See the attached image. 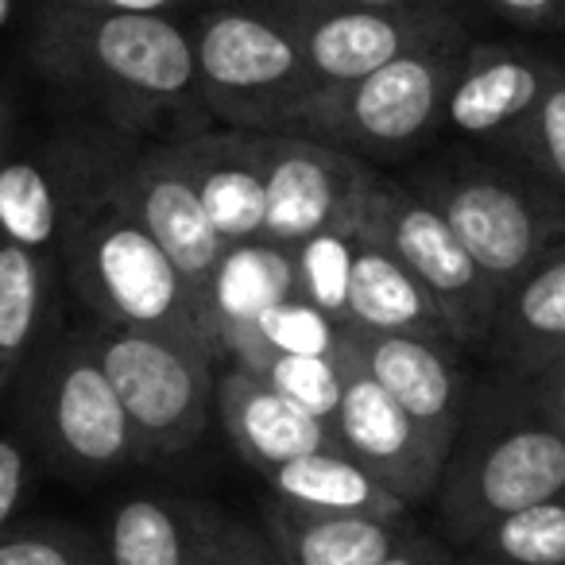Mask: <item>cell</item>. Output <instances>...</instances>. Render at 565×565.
Listing matches in <instances>:
<instances>
[{
    "instance_id": "1",
    "label": "cell",
    "mask_w": 565,
    "mask_h": 565,
    "mask_svg": "<svg viewBox=\"0 0 565 565\" xmlns=\"http://www.w3.org/2000/svg\"><path fill=\"white\" fill-rule=\"evenodd\" d=\"M32 63L63 94L94 105L128 132H156L174 113L205 109L194 40L171 17L86 12L43 0Z\"/></svg>"
},
{
    "instance_id": "2",
    "label": "cell",
    "mask_w": 565,
    "mask_h": 565,
    "mask_svg": "<svg viewBox=\"0 0 565 565\" xmlns=\"http://www.w3.org/2000/svg\"><path fill=\"white\" fill-rule=\"evenodd\" d=\"M434 495L446 539L469 546L495 519L565 495V430L546 423L511 376L480 387Z\"/></svg>"
},
{
    "instance_id": "3",
    "label": "cell",
    "mask_w": 565,
    "mask_h": 565,
    "mask_svg": "<svg viewBox=\"0 0 565 565\" xmlns=\"http://www.w3.org/2000/svg\"><path fill=\"white\" fill-rule=\"evenodd\" d=\"M403 186L454 228L495 295L565 244V198L495 151L430 163Z\"/></svg>"
},
{
    "instance_id": "4",
    "label": "cell",
    "mask_w": 565,
    "mask_h": 565,
    "mask_svg": "<svg viewBox=\"0 0 565 565\" xmlns=\"http://www.w3.org/2000/svg\"><path fill=\"white\" fill-rule=\"evenodd\" d=\"M58 256L71 275V287L102 318V326L163 333L217 356L202 326L194 287L182 279L156 236L117 202L102 198L89 205Z\"/></svg>"
},
{
    "instance_id": "5",
    "label": "cell",
    "mask_w": 565,
    "mask_h": 565,
    "mask_svg": "<svg viewBox=\"0 0 565 565\" xmlns=\"http://www.w3.org/2000/svg\"><path fill=\"white\" fill-rule=\"evenodd\" d=\"M469 47L472 40L465 32L395 58L369 78L318 89L291 132L361 159L407 156L434 128H441L449 86Z\"/></svg>"
},
{
    "instance_id": "6",
    "label": "cell",
    "mask_w": 565,
    "mask_h": 565,
    "mask_svg": "<svg viewBox=\"0 0 565 565\" xmlns=\"http://www.w3.org/2000/svg\"><path fill=\"white\" fill-rule=\"evenodd\" d=\"M198 89L210 117L241 132H291L318 94L299 47L267 12L217 9L190 32Z\"/></svg>"
},
{
    "instance_id": "7",
    "label": "cell",
    "mask_w": 565,
    "mask_h": 565,
    "mask_svg": "<svg viewBox=\"0 0 565 565\" xmlns=\"http://www.w3.org/2000/svg\"><path fill=\"white\" fill-rule=\"evenodd\" d=\"M17 384L20 411L58 469L105 477L143 461L132 423L97 364L86 333L43 341Z\"/></svg>"
},
{
    "instance_id": "8",
    "label": "cell",
    "mask_w": 565,
    "mask_h": 565,
    "mask_svg": "<svg viewBox=\"0 0 565 565\" xmlns=\"http://www.w3.org/2000/svg\"><path fill=\"white\" fill-rule=\"evenodd\" d=\"M86 341L132 423L143 461H163L202 438L221 369L210 349L120 326H102Z\"/></svg>"
},
{
    "instance_id": "9",
    "label": "cell",
    "mask_w": 565,
    "mask_h": 565,
    "mask_svg": "<svg viewBox=\"0 0 565 565\" xmlns=\"http://www.w3.org/2000/svg\"><path fill=\"white\" fill-rule=\"evenodd\" d=\"M361 228L423 282V291L446 315L457 345L484 353L500 295L484 279L469 248L454 236V228L423 198L392 179H376L364 202Z\"/></svg>"
},
{
    "instance_id": "10",
    "label": "cell",
    "mask_w": 565,
    "mask_h": 565,
    "mask_svg": "<svg viewBox=\"0 0 565 565\" xmlns=\"http://www.w3.org/2000/svg\"><path fill=\"white\" fill-rule=\"evenodd\" d=\"M299 47L318 86H345L372 71L465 35V17L446 9H345L330 0H259Z\"/></svg>"
},
{
    "instance_id": "11",
    "label": "cell",
    "mask_w": 565,
    "mask_h": 565,
    "mask_svg": "<svg viewBox=\"0 0 565 565\" xmlns=\"http://www.w3.org/2000/svg\"><path fill=\"white\" fill-rule=\"evenodd\" d=\"M264 163V241L299 248L326 228L361 225L380 174L369 159L295 132H256Z\"/></svg>"
},
{
    "instance_id": "12",
    "label": "cell",
    "mask_w": 565,
    "mask_h": 565,
    "mask_svg": "<svg viewBox=\"0 0 565 565\" xmlns=\"http://www.w3.org/2000/svg\"><path fill=\"white\" fill-rule=\"evenodd\" d=\"M105 198L132 213L156 236V244L171 256V264L182 271V279L202 299L205 282L213 279L228 244L213 228L179 151L171 143H159V148L113 167Z\"/></svg>"
},
{
    "instance_id": "13",
    "label": "cell",
    "mask_w": 565,
    "mask_h": 565,
    "mask_svg": "<svg viewBox=\"0 0 565 565\" xmlns=\"http://www.w3.org/2000/svg\"><path fill=\"white\" fill-rule=\"evenodd\" d=\"M341 361H345V392L330 423L333 441L353 454L407 508L430 500L438 492L446 457L430 446L415 418L361 369L345 341H341Z\"/></svg>"
},
{
    "instance_id": "14",
    "label": "cell",
    "mask_w": 565,
    "mask_h": 565,
    "mask_svg": "<svg viewBox=\"0 0 565 565\" xmlns=\"http://www.w3.org/2000/svg\"><path fill=\"white\" fill-rule=\"evenodd\" d=\"M345 345L361 361V369L415 418L430 446L449 457L469 407V384L457 364L461 349L411 333L364 330H345Z\"/></svg>"
},
{
    "instance_id": "15",
    "label": "cell",
    "mask_w": 565,
    "mask_h": 565,
    "mask_svg": "<svg viewBox=\"0 0 565 565\" xmlns=\"http://www.w3.org/2000/svg\"><path fill=\"white\" fill-rule=\"evenodd\" d=\"M554 71L557 55L519 43H472L454 74L441 128L492 148L539 105Z\"/></svg>"
},
{
    "instance_id": "16",
    "label": "cell",
    "mask_w": 565,
    "mask_h": 565,
    "mask_svg": "<svg viewBox=\"0 0 565 565\" xmlns=\"http://www.w3.org/2000/svg\"><path fill=\"white\" fill-rule=\"evenodd\" d=\"M105 190L109 179L89 182L82 167L58 163L47 151L4 156L0 159V236L55 259L78 217L102 202Z\"/></svg>"
},
{
    "instance_id": "17",
    "label": "cell",
    "mask_w": 565,
    "mask_h": 565,
    "mask_svg": "<svg viewBox=\"0 0 565 565\" xmlns=\"http://www.w3.org/2000/svg\"><path fill=\"white\" fill-rule=\"evenodd\" d=\"M213 407L221 415L228 441L236 454L264 477L295 457L318 454L326 446H338L333 430L322 418L307 415L299 403L275 392L267 380L241 364H221L217 387H213Z\"/></svg>"
},
{
    "instance_id": "18",
    "label": "cell",
    "mask_w": 565,
    "mask_h": 565,
    "mask_svg": "<svg viewBox=\"0 0 565 565\" xmlns=\"http://www.w3.org/2000/svg\"><path fill=\"white\" fill-rule=\"evenodd\" d=\"M225 244L264 241V163L256 151V132H190L171 140Z\"/></svg>"
},
{
    "instance_id": "19",
    "label": "cell",
    "mask_w": 565,
    "mask_h": 565,
    "mask_svg": "<svg viewBox=\"0 0 565 565\" xmlns=\"http://www.w3.org/2000/svg\"><path fill=\"white\" fill-rule=\"evenodd\" d=\"M228 519L179 495H128L102 531L105 565H205Z\"/></svg>"
},
{
    "instance_id": "20",
    "label": "cell",
    "mask_w": 565,
    "mask_h": 565,
    "mask_svg": "<svg viewBox=\"0 0 565 565\" xmlns=\"http://www.w3.org/2000/svg\"><path fill=\"white\" fill-rule=\"evenodd\" d=\"M484 353L515 380L565 361V244L500 295Z\"/></svg>"
},
{
    "instance_id": "21",
    "label": "cell",
    "mask_w": 565,
    "mask_h": 565,
    "mask_svg": "<svg viewBox=\"0 0 565 565\" xmlns=\"http://www.w3.org/2000/svg\"><path fill=\"white\" fill-rule=\"evenodd\" d=\"M295 299V252L279 248L271 241L228 244L213 279L205 282L202 299V326L217 349L221 364L228 361L233 345L252 330L264 310L275 302Z\"/></svg>"
},
{
    "instance_id": "22",
    "label": "cell",
    "mask_w": 565,
    "mask_h": 565,
    "mask_svg": "<svg viewBox=\"0 0 565 565\" xmlns=\"http://www.w3.org/2000/svg\"><path fill=\"white\" fill-rule=\"evenodd\" d=\"M264 534L287 565H380L415 534V523L376 515H315L267 500Z\"/></svg>"
},
{
    "instance_id": "23",
    "label": "cell",
    "mask_w": 565,
    "mask_h": 565,
    "mask_svg": "<svg viewBox=\"0 0 565 565\" xmlns=\"http://www.w3.org/2000/svg\"><path fill=\"white\" fill-rule=\"evenodd\" d=\"M349 330L411 333V338H430V341L457 345L446 315H441L438 302L423 291V282H418L392 252L380 248L364 228H356V248H353Z\"/></svg>"
},
{
    "instance_id": "24",
    "label": "cell",
    "mask_w": 565,
    "mask_h": 565,
    "mask_svg": "<svg viewBox=\"0 0 565 565\" xmlns=\"http://www.w3.org/2000/svg\"><path fill=\"white\" fill-rule=\"evenodd\" d=\"M271 500L287 508L315 511V515H376L411 519V508L395 492H387L353 454L341 446H326L318 454L295 457L279 469L264 472Z\"/></svg>"
},
{
    "instance_id": "25",
    "label": "cell",
    "mask_w": 565,
    "mask_h": 565,
    "mask_svg": "<svg viewBox=\"0 0 565 565\" xmlns=\"http://www.w3.org/2000/svg\"><path fill=\"white\" fill-rule=\"evenodd\" d=\"M55 259L0 236V395L47 341Z\"/></svg>"
},
{
    "instance_id": "26",
    "label": "cell",
    "mask_w": 565,
    "mask_h": 565,
    "mask_svg": "<svg viewBox=\"0 0 565 565\" xmlns=\"http://www.w3.org/2000/svg\"><path fill=\"white\" fill-rule=\"evenodd\" d=\"M488 151L511 159L515 167H523L526 174H534V179L546 182L550 190H557V194L565 198V66H562V58H557V71H554V78H550L546 94L539 97V105Z\"/></svg>"
},
{
    "instance_id": "27",
    "label": "cell",
    "mask_w": 565,
    "mask_h": 565,
    "mask_svg": "<svg viewBox=\"0 0 565 565\" xmlns=\"http://www.w3.org/2000/svg\"><path fill=\"white\" fill-rule=\"evenodd\" d=\"M345 330L322 310L302 302L299 295L287 302H275L271 310L252 322V330L233 345L225 364H248L264 353H302V356H338Z\"/></svg>"
},
{
    "instance_id": "28",
    "label": "cell",
    "mask_w": 565,
    "mask_h": 565,
    "mask_svg": "<svg viewBox=\"0 0 565 565\" xmlns=\"http://www.w3.org/2000/svg\"><path fill=\"white\" fill-rule=\"evenodd\" d=\"M465 550L503 565H565V495L495 519Z\"/></svg>"
},
{
    "instance_id": "29",
    "label": "cell",
    "mask_w": 565,
    "mask_h": 565,
    "mask_svg": "<svg viewBox=\"0 0 565 565\" xmlns=\"http://www.w3.org/2000/svg\"><path fill=\"white\" fill-rule=\"evenodd\" d=\"M356 228H326V233L302 241L295 252V295L322 310L326 318L349 330V279H353V248Z\"/></svg>"
},
{
    "instance_id": "30",
    "label": "cell",
    "mask_w": 565,
    "mask_h": 565,
    "mask_svg": "<svg viewBox=\"0 0 565 565\" xmlns=\"http://www.w3.org/2000/svg\"><path fill=\"white\" fill-rule=\"evenodd\" d=\"M241 369L256 372L259 380L299 403L307 415L322 418L326 426L338 415L341 392H345V361L338 356H302V353H264L256 361L241 364Z\"/></svg>"
},
{
    "instance_id": "31",
    "label": "cell",
    "mask_w": 565,
    "mask_h": 565,
    "mask_svg": "<svg viewBox=\"0 0 565 565\" xmlns=\"http://www.w3.org/2000/svg\"><path fill=\"white\" fill-rule=\"evenodd\" d=\"M0 565H105L102 539L74 523H24L0 534Z\"/></svg>"
},
{
    "instance_id": "32",
    "label": "cell",
    "mask_w": 565,
    "mask_h": 565,
    "mask_svg": "<svg viewBox=\"0 0 565 565\" xmlns=\"http://www.w3.org/2000/svg\"><path fill=\"white\" fill-rule=\"evenodd\" d=\"M28 488H32V457L12 434H0V534L17 526Z\"/></svg>"
},
{
    "instance_id": "33",
    "label": "cell",
    "mask_w": 565,
    "mask_h": 565,
    "mask_svg": "<svg viewBox=\"0 0 565 565\" xmlns=\"http://www.w3.org/2000/svg\"><path fill=\"white\" fill-rule=\"evenodd\" d=\"M205 565H287V562H282L279 550L271 546V539L264 531H248L241 523H228Z\"/></svg>"
},
{
    "instance_id": "34",
    "label": "cell",
    "mask_w": 565,
    "mask_h": 565,
    "mask_svg": "<svg viewBox=\"0 0 565 565\" xmlns=\"http://www.w3.org/2000/svg\"><path fill=\"white\" fill-rule=\"evenodd\" d=\"M515 384L523 387L531 407L539 411L546 423H554L557 430H565V361L550 364V369L534 372V376H526V380H515Z\"/></svg>"
},
{
    "instance_id": "35",
    "label": "cell",
    "mask_w": 565,
    "mask_h": 565,
    "mask_svg": "<svg viewBox=\"0 0 565 565\" xmlns=\"http://www.w3.org/2000/svg\"><path fill=\"white\" fill-rule=\"evenodd\" d=\"M484 4L515 24L534 28V32H550V28L565 24V0H484Z\"/></svg>"
},
{
    "instance_id": "36",
    "label": "cell",
    "mask_w": 565,
    "mask_h": 565,
    "mask_svg": "<svg viewBox=\"0 0 565 565\" xmlns=\"http://www.w3.org/2000/svg\"><path fill=\"white\" fill-rule=\"evenodd\" d=\"M454 557L457 554L441 539H430V534L415 531L399 550H395V554H387L380 565H454Z\"/></svg>"
},
{
    "instance_id": "37",
    "label": "cell",
    "mask_w": 565,
    "mask_h": 565,
    "mask_svg": "<svg viewBox=\"0 0 565 565\" xmlns=\"http://www.w3.org/2000/svg\"><path fill=\"white\" fill-rule=\"evenodd\" d=\"M63 9H86V12H143V17H167L182 0H47Z\"/></svg>"
},
{
    "instance_id": "38",
    "label": "cell",
    "mask_w": 565,
    "mask_h": 565,
    "mask_svg": "<svg viewBox=\"0 0 565 565\" xmlns=\"http://www.w3.org/2000/svg\"><path fill=\"white\" fill-rule=\"evenodd\" d=\"M330 4H345V9H446V12H461V0H330Z\"/></svg>"
},
{
    "instance_id": "39",
    "label": "cell",
    "mask_w": 565,
    "mask_h": 565,
    "mask_svg": "<svg viewBox=\"0 0 565 565\" xmlns=\"http://www.w3.org/2000/svg\"><path fill=\"white\" fill-rule=\"evenodd\" d=\"M454 565H503V562H492V557H480V554H472V550H465V554L454 557Z\"/></svg>"
},
{
    "instance_id": "40",
    "label": "cell",
    "mask_w": 565,
    "mask_h": 565,
    "mask_svg": "<svg viewBox=\"0 0 565 565\" xmlns=\"http://www.w3.org/2000/svg\"><path fill=\"white\" fill-rule=\"evenodd\" d=\"M4 140H9V113H4V102H0V159H4Z\"/></svg>"
},
{
    "instance_id": "41",
    "label": "cell",
    "mask_w": 565,
    "mask_h": 565,
    "mask_svg": "<svg viewBox=\"0 0 565 565\" xmlns=\"http://www.w3.org/2000/svg\"><path fill=\"white\" fill-rule=\"evenodd\" d=\"M12 9H17V0H0V28L12 20Z\"/></svg>"
},
{
    "instance_id": "42",
    "label": "cell",
    "mask_w": 565,
    "mask_h": 565,
    "mask_svg": "<svg viewBox=\"0 0 565 565\" xmlns=\"http://www.w3.org/2000/svg\"><path fill=\"white\" fill-rule=\"evenodd\" d=\"M557 58H562V66H565V55H557Z\"/></svg>"
}]
</instances>
